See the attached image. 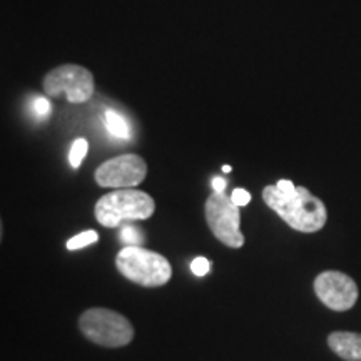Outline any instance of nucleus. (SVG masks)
<instances>
[{
  "mask_svg": "<svg viewBox=\"0 0 361 361\" xmlns=\"http://www.w3.org/2000/svg\"><path fill=\"white\" fill-rule=\"evenodd\" d=\"M121 239H123L126 245L135 246L142 241V234L134 226H126V228H123V231H121Z\"/></svg>",
  "mask_w": 361,
  "mask_h": 361,
  "instance_id": "4468645a",
  "label": "nucleus"
},
{
  "mask_svg": "<svg viewBox=\"0 0 361 361\" xmlns=\"http://www.w3.org/2000/svg\"><path fill=\"white\" fill-rule=\"evenodd\" d=\"M276 188L279 189V192H283V194H290V192H293V191H295V189H296L295 184H293L291 180H288V179L278 180Z\"/></svg>",
  "mask_w": 361,
  "mask_h": 361,
  "instance_id": "f3484780",
  "label": "nucleus"
},
{
  "mask_svg": "<svg viewBox=\"0 0 361 361\" xmlns=\"http://www.w3.org/2000/svg\"><path fill=\"white\" fill-rule=\"evenodd\" d=\"M318 300L333 311H348L358 301V284L341 271H323L313 283Z\"/></svg>",
  "mask_w": 361,
  "mask_h": 361,
  "instance_id": "0eeeda50",
  "label": "nucleus"
},
{
  "mask_svg": "<svg viewBox=\"0 0 361 361\" xmlns=\"http://www.w3.org/2000/svg\"><path fill=\"white\" fill-rule=\"evenodd\" d=\"M147 164L137 154H123L102 162L96 169V183L101 188H135L146 179Z\"/></svg>",
  "mask_w": 361,
  "mask_h": 361,
  "instance_id": "6e6552de",
  "label": "nucleus"
},
{
  "mask_svg": "<svg viewBox=\"0 0 361 361\" xmlns=\"http://www.w3.org/2000/svg\"><path fill=\"white\" fill-rule=\"evenodd\" d=\"M79 329L89 341L106 348H121L134 340V326L129 319L107 308L85 310L79 318Z\"/></svg>",
  "mask_w": 361,
  "mask_h": 361,
  "instance_id": "20e7f679",
  "label": "nucleus"
},
{
  "mask_svg": "<svg viewBox=\"0 0 361 361\" xmlns=\"http://www.w3.org/2000/svg\"><path fill=\"white\" fill-rule=\"evenodd\" d=\"M328 346L345 361H361V333L333 331L328 336Z\"/></svg>",
  "mask_w": 361,
  "mask_h": 361,
  "instance_id": "1a4fd4ad",
  "label": "nucleus"
},
{
  "mask_svg": "<svg viewBox=\"0 0 361 361\" xmlns=\"http://www.w3.org/2000/svg\"><path fill=\"white\" fill-rule=\"evenodd\" d=\"M191 269L196 276H206L207 271H209V261L200 256V258H196L191 263Z\"/></svg>",
  "mask_w": 361,
  "mask_h": 361,
  "instance_id": "2eb2a0df",
  "label": "nucleus"
},
{
  "mask_svg": "<svg viewBox=\"0 0 361 361\" xmlns=\"http://www.w3.org/2000/svg\"><path fill=\"white\" fill-rule=\"evenodd\" d=\"M211 186H213L214 191H224L226 180L223 178H214L213 180H211Z\"/></svg>",
  "mask_w": 361,
  "mask_h": 361,
  "instance_id": "a211bd4d",
  "label": "nucleus"
},
{
  "mask_svg": "<svg viewBox=\"0 0 361 361\" xmlns=\"http://www.w3.org/2000/svg\"><path fill=\"white\" fill-rule=\"evenodd\" d=\"M231 200H233L234 204H238V206H246V204H250L251 194L247 192L246 189L238 188V189H234V191H233Z\"/></svg>",
  "mask_w": 361,
  "mask_h": 361,
  "instance_id": "dca6fc26",
  "label": "nucleus"
},
{
  "mask_svg": "<svg viewBox=\"0 0 361 361\" xmlns=\"http://www.w3.org/2000/svg\"><path fill=\"white\" fill-rule=\"evenodd\" d=\"M44 90L51 97L66 94L67 101L72 104L87 102L94 94V75L80 66L56 67L44 78Z\"/></svg>",
  "mask_w": 361,
  "mask_h": 361,
  "instance_id": "423d86ee",
  "label": "nucleus"
},
{
  "mask_svg": "<svg viewBox=\"0 0 361 361\" xmlns=\"http://www.w3.org/2000/svg\"><path fill=\"white\" fill-rule=\"evenodd\" d=\"M87 152H89V142L85 141L84 137L75 139L74 144H72V147H71V152H69V162H71L72 168L78 169L79 166L82 164L84 157L87 156Z\"/></svg>",
  "mask_w": 361,
  "mask_h": 361,
  "instance_id": "9b49d317",
  "label": "nucleus"
},
{
  "mask_svg": "<svg viewBox=\"0 0 361 361\" xmlns=\"http://www.w3.org/2000/svg\"><path fill=\"white\" fill-rule=\"evenodd\" d=\"M32 109L37 119H47L52 112V106L45 97H35L32 102Z\"/></svg>",
  "mask_w": 361,
  "mask_h": 361,
  "instance_id": "ddd939ff",
  "label": "nucleus"
},
{
  "mask_svg": "<svg viewBox=\"0 0 361 361\" xmlns=\"http://www.w3.org/2000/svg\"><path fill=\"white\" fill-rule=\"evenodd\" d=\"M97 239H99V234L94 231V229H87V231H82L79 233L78 236L71 238L69 241H67V250L69 251L80 250V247L90 246L94 245V243H97Z\"/></svg>",
  "mask_w": 361,
  "mask_h": 361,
  "instance_id": "f8f14e48",
  "label": "nucleus"
},
{
  "mask_svg": "<svg viewBox=\"0 0 361 361\" xmlns=\"http://www.w3.org/2000/svg\"><path fill=\"white\" fill-rule=\"evenodd\" d=\"M263 200L295 231L318 233L328 221L324 202L303 186L296 188L290 194L279 192L276 186H266Z\"/></svg>",
  "mask_w": 361,
  "mask_h": 361,
  "instance_id": "f257e3e1",
  "label": "nucleus"
},
{
  "mask_svg": "<svg viewBox=\"0 0 361 361\" xmlns=\"http://www.w3.org/2000/svg\"><path fill=\"white\" fill-rule=\"evenodd\" d=\"M224 173H231V166H223Z\"/></svg>",
  "mask_w": 361,
  "mask_h": 361,
  "instance_id": "6ab92c4d",
  "label": "nucleus"
},
{
  "mask_svg": "<svg viewBox=\"0 0 361 361\" xmlns=\"http://www.w3.org/2000/svg\"><path fill=\"white\" fill-rule=\"evenodd\" d=\"M116 266L129 281L144 288H159L173 276V266L159 252L139 246H126L117 252Z\"/></svg>",
  "mask_w": 361,
  "mask_h": 361,
  "instance_id": "7ed1b4c3",
  "label": "nucleus"
},
{
  "mask_svg": "<svg viewBox=\"0 0 361 361\" xmlns=\"http://www.w3.org/2000/svg\"><path fill=\"white\" fill-rule=\"evenodd\" d=\"M106 128L109 129V133L112 135H116V137H119V139H128L130 135L128 121H126L124 117L119 114V112H116L112 109L106 111Z\"/></svg>",
  "mask_w": 361,
  "mask_h": 361,
  "instance_id": "9d476101",
  "label": "nucleus"
},
{
  "mask_svg": "<svg viewBox=\"0 0 361 361\" xmlns=\"http://www.w3.org/2000/svg\"><path fill=\"white\" fill-rule=\"evenodd\" d=\"M206 223L218 241L228 247H241L245 245V236H243L239 224H241V214H239V206L234 204L231 197L224 191H214L206 200L204 204Z\"/></svg>",
  "mask_w": 361,
  "mask_h": 361,
  "instance_id": "39448f33",
  "label": "nucleus"
},
{
  "mask_svg": "<svg viewBox=\"0 0 361 361\" xmlns=\"http://www.w3.org/2000/svg\"><path fill=\"white\" fill-rule=\"evenodd\" d=\"M154 200L147 192L134 188L104 194L94 207L97 223L106 228H117L123 221H146L154 214Z\"/></svg>",
  "mask_w": 361,
  "mask_h": 361,
  "instance_id": "f03ea898",
  "label": "nucleus"
}]
</instances>
